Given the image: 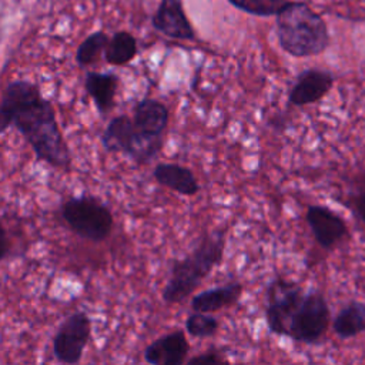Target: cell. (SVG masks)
Returning a JSON list of instances; mask_svg holds the SVG:
<instances>
[{
    "label": "cell",
    "mask_w": 365,
    "mask_h": 365,
    "mask_svg": "<svg viewBox=\"0 0 365 365\" xmlns=\"http://www.w3.org/2000/svg\"><path fill=\"white\" fill-rule=\"evenodd\" d=\"M14 127L33 148L36 158L51 167L68 170L70 151L60 131L53 104L36 83L10 81L1 94L0 131Z\"/></svg>",
    "instance_id": "1"
},
{
    "label": "cell",
    "mask_w": 365,
    "mask_h": 365,
    "mask_svg": "<svg viewBox=\"0 0 365 365\" xmlns=\"http://www.w3.org/2000/svg\"><path fill=\"white\" fill-rule=\"evenodd\" d=\"M279 47L292 57H312L329 46L325 20L304 1H291L275 20Z\"/></svg>",
    "instance_id": "2"
},
{
    "label": "cell",
    "mask_w": 365,
    "mask_h": 365,
    "mask_svg": "<svg viewBox=\"0 0 365 365\" xmlns=\"http://www.w3.org/2000/svg\"><path fill=\"white\" fill-rule=\"evenodd\" d=\"M225 250V230L207 232L197 247L171 265V275L163 289L167 304H177L190 297L204 278L222 261Z\"/></svg>",
    "instance_id": "3"
},
{
    "label": "cell",
    "mask_w": 365,
    "mask_h": 365,
    "mask_svg": "<svg viewBox=\"0 0 365 365\" xmlns=\"http://www.w3.org/2000/svg\"><path fill=\"white\" fill-rule=\"evenodd\" d=\"M103 147L110 153H121L138 165L154 160L163 145V137L150 135L140 131L133 117L115 115L107 124L101 135Z\"/></svg>",
    "instance_id": "4"
},
{
    "label": "cell",
    "mask_w": 365,
    "mask_h": 365,
    "mask_svg": "<svg viewBox=\"0 0 365 365\" xmlns=\"http://www.w3.org/2000/svg\"><path fill=\"white\" fill-rule=\"evenodd\" d=\"M61 217L78 237L101 242L113 230L111 211L98 200L88 195L68 198L61 205Z\"/></svg>",
    "instance_id": "5"
},
{
    "label": "cell",
    "mask_w": 365,
    "mask_h": 365,
    "mask_svg": "<svg viewBox=\"0 0 365 365\" xmlns=\"http://www.w3.org/2000/svg\"><path fill=\"white\" fill-rule=\"evenodd\" d=\"M304 289L295 281L277 277L267 287L265 319L271 334L288 336L294 314L304 299Z\"/></svg>",
    "instance_id": "6"
},
{
    "label": "cell",
    "mask_w": 365,
    "mask_h": 365,
    "mask_svg": "<svg viewBox=\"0 0 365 365\" xmlns=\"http://www.w3.org/2000/svg\"><path fill=\"white\" fill-rule=\"evenodd\" d=\"M331 322V312L325 297L318 291L305 292L301 305L294 314L288 336L295 342L314 344L327 332Z\"/></svg>",
    "instance_id": "7"
},
{
    "label": "cell",
    "mask_w": 365,
    "mask_h": 365,
    "mask_svg": "<svg viewBox=\"0 0 365 365\" xmlns=\"http://www.w3.org/2000/svg\"><path fill=\"white\" fill-rule=\"evenodd\" d=\"M91 336V319L83 312L77 311L68 315L57 328L53 336V354L61 364L80 362L83 352Z\"/></svg>",
    "instance_id": "8"
},
{
    "label": "cell",
    "mask_w": 365,
    "mask_h": 365,
    "mask_svg": "<svg viewBox=\"0 0 365 365\" xmlns=\"http://www.w3.org/2000/svg\"><path fill=\"white\" fill-rule=\"evenodd\" d=\"M151 24L157 31L170 38L187 41L197 38L182 0H160L151 17Z\"/></svg>",
    "instance_id": "9"
},
{
    "label": "cell",
    "mask_w": 365,
    "mask_h": 365,
    "mask_svg": "<svg viewBox=\"0 0 365 365\" xmlns=\"http://www.w3.org/2000/svg\"><path fill=\"white\" fill-rule=\"evenodd\" d=\"M305 218L315 241L324 250H332L348 235L346 222L328 207L309 205Z\"/></svg>",
    "instance_id": "10"
},
{
    "label": "cell",
    "mask_w": 365,
    "mask_h": 365,
    "mask_svg": "<svg viewBox=\"0 0 365 365\" xmlns=\"http://www.w3.org/2000/svg\"><path fill=\"white\" fill-rule=\"evenodd\" d=\"M335 77L328 70L321 68H308L301 71L295 83L292 84L288 93V101L292 106L302 107L314 104L322 100L329 90L332 88Z\"/></svg>",
    "instance_id": "11"
},
{
    "label": "cell",
    "mask_w": 365,
    "mask_h": 365,
    "mask_svg": "<svg viewBox=\"0 0 365 365\" xmlns=\"http://www.w3.org/2000/svg\"><path fill=\"white\" fill-rule=\"evenodd\" d=\"M190 344L184 331L168 332L154 339L144 349V359L151 365H181L187 361Z\"/></svg>",
    "instance_id": "12"
},
{
    "label": "cell",
    "mask_w": 365,
    "mask_h": 365,
    "mask_svg": "<svg viewBox=\"0 0 365 365\" xmlns=\"http://www.w3.org/2000/svg\"><path fill=\"white\" fill-rule=\"evenodd\" d=\"M168 120L170 111L167 106L155 98H143L133 107V121L145 134L163 137Z\"/></svg>",
    "instance_id": "13"
},
{
    "label": "cell",
    "mask_w": 365,
    "mask_h": 365,
    "mask_svg": "<svg viewBox=\"0 0 365 365\" xmlns=\"http://www.w3.org/2000/svg\"><path fill=\"white\" fill-rule=\"evenodd\" d=\"M120 78L114 73L88 71L84 80V88L93 98L97 111L106 115L114 107L115 94L118 90Z\"/></svg>",
    "instance_id": "14"
},
{
    "label": "cell",
    "mask_w": 365,
    "mask_h": 365,
    "mask_svg": "<svg viewBox=\"0 0 365 365\" xmlns=\"http://www.w3.org/2000/svg\"><path fill=\"white\" fill-rule=\"evenodd\" d=\"M244 291V285L238 281L227 282L221 287L210 288L198 292L191 299L192 311L215 312L238 302Z\"/></svg>",
    "instance_id": "15"
},
{
    "label": "cell",
    "mask_w": 365,
    "mask_h": 365,
    "mask_svg": "<svg viewBox=\"0 0 365 365\" xmlns=\"http://www.w3.org/2000/svg\"><path fill=\"white\" fill-rule=\"evenodd\" d=\"M153 175L155 181L178 194L192 197L200 191V185L194 173L180 164L160 163L154 167Z\"/></svg>",
    "instance_id": "16"
},
{
    "label": "cell",
    "mask_w": 365,
    "mask_h": 365,
    "mask_svg": "<svg viewBox=\"0 0 365 365\" xmlns=\"http://www.w3.org/2000/svg\"><path fill=\"white\" fill-rule=\"evenodd\" d=\"M332 329L341 339L354 338L365 331V304L348 302L332 319Z\"/></svg>",
    "instance_id": "17"
},
{
    "label": "cell",
    "mask_w": 365,
    "mask_h": 365,
    "mask_svg": "<svg viewBox=\"0 0 365 365\" xmlns=\"http://www.w3.org/2000/svg\"><path fill=\"white\" fill-rule=\"evenodd\" d=\"M137 53V38L131 33L120 30L110 37L108 44L104 50V58L111 66H125L131 60H134Z\"/></svg>",
    "instance_id": "18"
},
{
    "label": "cell",
    "mask_w": 365,
    "mask_h": 365,
    "mask_svg": "<svg viewBox=\"0 0 365 365\" xmlns=\"http://www.w3.org/2000/svg\"><path fill=\"white\" fill-rule=\"evenodd\" d=\"M108 40L110 37L103 30H97L88 34L76 50V63L80 67H87L96 63L101 53L106 50Z\"/></svg>",
    "instance_id": "19"
},
{
    "label": "cell",
    "mask_w": 365,
    "mask_h": 365,
    "mask_svg": "<svg viewBox=\"0 0 365 365\" xmlns=\"http://www.w3.org/2000/svg\"><path fill=\"white\" fill-rule=\"evenodd\" d=\"M238 10L258 16L271 17L278 16L285 7L291 4V0H228Z\"/></svg>",
    "instance_id": "20"
},
{
    "label": "cell",
    "mask_w": 365,
    "mask_h": 365,
    "mask_svg": "<svg viewBox=\"0 0 365 365\" xmlns=\"http://www.w3.org/2000/svg\"><path fill=\"white\" fill-rule=\"evenodd\" d=\"M220 328V322L215 317L208 312L194 311L185 319V329L190 335L195 338L214 336Z\"/></svg>",
    "instance_id": "21"
},
{
    "label": "cell",
    "mask_w": 365,
    "mask_h": 365,
    "mask_svg": "<svg viewBox=\"0 0 365 365\" xmlns=\"http://www.w3.org/2000/svg\"><path fill=\"white\" fill-rule=\"evenodd\" d=\"M351 207L356 214V217L362 222H365V185L361 182H359L358 191L351 198Z\"/></svg>",
    "instance_id": "22"
},
{
    "label": "cell",
    "mask_w": 365,
    "mask_h": 365,
    "mask_svg": "<svg viewBox=\"0 0 365 365\" xmlns=\"http://www.w3.org/2000/svg\"><path fill=\"white\" fill-rule=\"evenodd\" d=\"M190 365H195V364H218V362H225V359L221 356V354H218L217 351L214 352H204L200 354L191 359L187 361Z\"/></svg>",
    "instance_id": "23"
},
{
    "label": "cell",
    "mask_w": 365,
    "mask_h": 365,
    "mask_svg": "<svg viewBox=\"0 0 365 365\" xmlns=\"http://www.w3.org/2000/svg\"><path fill=\"white\" fill-rule=\"evenodd\" d=\"M9 240H7V232L6 228L1 227V248H0V258L6 259L7 254H9Z\"/></svg>",
    "instance_id": "24"
},
{
    "label": "cell",
    "mask_w": 365,
    "mask_h": 365,
    "mask_svg": "<svg viewBox=\"0 0 365 365\" xmlns=\"http://www.w3.org/2000/svg\"><path fill=\"white\" fill-rule=\"evenodd\" d=\"M361 184H364V185H365V173H364V175H362V180H361Z\"/></svg>",
    "instance_id": "25"
}]
</instances>
